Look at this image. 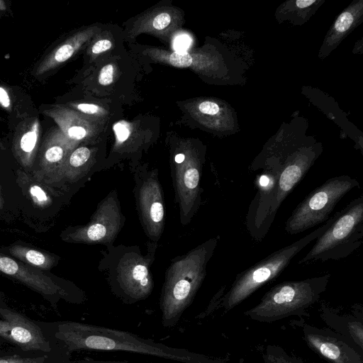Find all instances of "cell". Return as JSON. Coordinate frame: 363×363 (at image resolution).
Wrapping results in <instances>:
<instances>
[{
	"label": "cell",
	"instance_id": "obj_1",
	"mask_svg": "<svg viewBox=\"0 0 363 363\" xmlns=\"http://www.w3.org/2000/svg\"><path fill=\"white\" fill-rule=\"evenodd\" d=\"M55 335L65 344L70 354L86 350L122 351L182 363H222L205 355L169 347L129 332L89 323L57 321Z\"/></svg>",
	"mask_w": 363,
	"mask_h": 363
},
{
	"label": "cell",
	"instance_id": "obj_2",
	"mask_svg": "<svg viewBox=\"0 0 363 363\" xmlns=\"http://www.w3.org/2000/svg\"><path fill=\"white\" fill-rule=\"evenodd\" d=\"M218 241L219 237L205 241L175 258L167 268L160 298L163 327L175 326L191 303L205 279L208 263Z\"/></svg>",
	"mask_w": 363,
	"mask_h": 363
},
{
	"label": "cell",
	"instance_id": "obj_3",
	"mask_svg": "<svg viewBox=\"0 0 363 363\" xmlns=\"http://www.w3.org/2000/svg\"><path fill=\"white\" fill-rule=\"evenodd\" d=\"M156 247L157 242H150L145 255L138 246L112 245L107 248L100 268L105 269L111 291L123 303L133 304L151 294L154 281L150 268Z\"/></svg>",
	"mask_w": 363,
	"mask_h": 363
},
{
	"label": "cell",
	"instance_id": "obj_4",
	"mask_svg": "<svg viewBox=\"0 0 363 363\" xmlns=\"http://www.w3.org/2000/svg\"><path fill=\"white\" fill-rule=\"evenodd\" d=\"M330 274L297 281H286L271 288L260 301L245 312L251 320L272 323L291 315H306L326 290Z\"/></svg>",
	"mask_w": 363,
	"mask_h": 363
},
{
	"label": "cell",
	"instance_id": "obj_5",
	"mask_svg": "<svg viewBox=\"0 0 363 363\" xmlns=\"http://www.w3.org/2000/svg\"><path fill=\"white\" fill-rule=\"evenodd\" d=\"M336 215L309 234L238 274L230 289L220 298V305L225 311L234 308L259 288L278 277L303 249L328 229Z\"/></svg>",
	"mask_w": 363,
	"mask_h": 363
},
{
	"label": "cell",
	"instance_id": "obj_6",
	"mask_svg": "<svg viewBox=\"0 0 363 363\" xmlns=\"http://www.w3.org/2000/svg\"><path fill=\"white\" fill-rule=\"evenodd\" d=\"M298 264L345 258L363 243V196L351 201Z\"/></svg>",
	"mask_w": 363,
	"mask_h": 363
},
{
	"label": "cell",
	"instance_id": "obj_7",
	"mask_svg": "<svg viewBox=\"0 0 363 363\" xmlns=\"http://www.w3.org/2000/svg\"><path fill=\"white\" fill-rule=\"evenodd\" d=\"M171 177L180 223L186 225L197 213L202 201V161L187 140L171 151Z\"/></svg>",
	"mask_w": 363,
	"mask_h": 363
},
{
	"label": "cell",
	"instance_id": "obj_8",
	"mask_svg": "<svg viewBox=\"0 0 363 363\" xmlns=\"http://www.w3.org/2000/svg\"><path fill=\"white\" fill-rule=\"evenodd\" d=\"M55 335L56 322L33 320L0 296V342L26 352H49L65 345Z\"/></svg>",
	"mask_w": 363,
	"mask_h": 363
},
{
	"label": "cell",
	"instance_id": "obj_9",
	"mask_svg": "<svg viewBox=\"0 0 363 363\" xmlns=\"http://www.w3.org/2000/svg\"><path fill=\"white\" fill-rule=\"evenodd\" d=\"M359 184L347 175L328 179L296 206L286 222V231L296 235L327 221L337 203Z\"/></svg>",
	"mask_w": 363,
	"mask_h": 363
},
{
	"label": "cell",
	"instance_id": "obj_10",
	"mask_svg": "<svg viewBox=\"0 0 363 363\" xmlns=\"http://www.w3.org/2000/svg\"><path fill=\"white\" fill-rule=\"evenodd\" d=\"M133 194L143 229L151 242L160 239L164 226V201L156 169L135 166Z\"/></svg>",
	"mask_w": 363,
	"mask_h": 363
},
{
	"label": "cell",
	"instance_id": "obj_11",
	"mask_svg": "<svg viewBox=\"0 0 363 363\" xmlns=\"http://www.w3.org/2000/svg\"><path fill=\"white\" fill-rule=\"evenodd\" d=\"M125 221L116 190H113L99 203L88 223L66 230L62 238L66 242L113 245Z\"/></svg>",
	"mask_w": 363,
	"mask_h": 363
},
{
	"label": "cell",
	"instance_id": "obj_12",
	"mask_svg": "<svg viewBox=\"0 0 363 363\" xmlns=\"http://www.w3.org/2000/svg\"><path fill=\"white\" fill-rule=\"evenodd\" d=\"M0 272L40 294L54 308H57L60 300L72 303H81L84 300V293L74 286L62 284L39 270L1 252Z\"/></svg>",
	"mask_w": 363,
	"mask_h": 363
},
{
	"label": "cell",
	"instance_id": "obj_13",
	"mask_svg": "<svg viewBox=\"0 0 363 363\" xmlns=\"http://www.w3.org/2000/svg\"><path fill=\"white\" fill-rule=\"evenodd\" d=\"M294 324L301 328L308 347L329 363H363L362 350L345 336L304 321L295 320Z\"/></svg>",
	"mask_w": 363,
	"mask_h": 363
},
{
	"label": "cell",
	"instance_id": "obj_14",
	"mask_svg": "<svg viewBox=\"0 0 363 363\" xmlns=\"http://www.w3.org/2000/svg\"><path fill=\"white\" fill-rule=\"evenodd\" d=\"M39 112L52 119L65 135L78 145L93 143L101 130L99 119L66 104H43Z\"/></svg>",
	"mask_w": 363,
	"mask_h": 363
},
{
	"label": "cell",
	"instance_id": "obj_15",
	"mask_svg": "<svg viewBox=\"0 0 363 363\" xmlns=\"http://www.w3.org/2000/svg\"><path fill=\"white\" fill-rule=\"evenodd\" d=\"M99 31V28L93 26L69 35L42 55L32 69V75L38 80L45 79L95 38Z\"/></svg>",
	"mask_w": 363,
	"mask_h": 363
},
{
	"label": "cell",
	"instance_id": "obj_16",
	"mask_svg": "<svg viewBox=\"0 0 363 363\" xmlns=\"http://www.w3.org/2000/svg\"><path fill=\"white\" fill-rule=\"evenodd\" d=\"M96 148L79 145L54 171L48 174L55 182L82 185L104 166L99 164Z\"/></svg>",
	"mask_w": 363,
	"mask_h": 363
},
{
	"label": "cell",
	"instance_id": "obj_17",
	"mask_svg": "<svg viewBox=\"0 0 363 363\" xmlns=\"http://www.w3.org/2000/svg\"><path fill=\"white\" fill-rule=\"evenodd\" d=\"M184 22L182 12L175 7L160 6L140 15L128 31L129 39L148 33L169 40Z\"/></svg>",
	"mask_w": 363,
	"mask_h": 363
},
{
	"label": "cell",
	"instance_id": "obj_18",
	"mask_svg": "<svg viewBox=\"0 0 363 363\" xmlns=\"http://www.w3.org/2000/svg\"><path fill=\"white\" fill-rule=\"evenodd\" d=\"M11 131L13 155L23 167H30L40 146L42 128L39 115L20 121Z\"/></svg>",
	"mask_w": 363,
	"mask_h": 363
},
{
	"label": "cell",
	"instance_id": "obj_19",
	"mask_svg": "<svg viewBox=\"0 0 363 363\" xmlns=\"http://www.w3.org/2000/svg\"><path fill=\"white\" fill-rule=\"evenodd\" d=\"M0 108L7 113L10 130L20 121L39 115V109L23 89L0 82Z\"/></svg>",
	"mask_w": 363,
	"mask_h": 363
},
{
	"label": "cell",
	"instance_id": "obj_20",
	"mask_svg": "<svg viewBox=\"0 0 363 363\" xmlns=\"http://www.w3.org/2000/svg\"><path fill=\"white\" fill-rule=\"evenodd\" d=\"M79 145L68 139L58 127L52 128L40 146V167L50 174Z\"/></svg>",
	"mask_w": 363,
	"mask_h": 363
},
{
	"label": "cell",
	"instance_id": "obj_21",
	"mask_svg": "<svg viewBox=\"0 0 363 363\" xmlns=\"http://www.w3.org/2000/svg\"><path fill=\"white\" fill-rule=\"evenodd\" d=\"M65 344L49 352H26L10 347L0 351V363H72Z\"/></svg>",
	"mask_w": 363,
	"mask_h": 363
},
{
	"label": "cell",
	"instance_id": "obj_22",
	"mask_svg": "<svg viewBox=\"0 0 363 363\" xmlns=\"http://www.w3.org/2000/svg\"><path fill=\"white\" fill-rule=\"evenodd\" d=\"M323 320L336 333H338L355 344L363 351V323L361 320L349 315H339L322 305L320 308Z\"/></svg>",
	"mask_w": 363,
	"mask_h": 363
},
{
	"label": "cell",
	"instance_id": "obj_23",
	"mask_svg": "<svg viewBox=\"0 0 363 363\" xmlns=\"http://www.w3.org/2000/svg\"><path fill=\"white\" fill-rule=\"evenodd\" d=\"M9 253L16 259L38 269L48 270L56 264L55 257L41 251L15 245L9 248Z\"/></svg>",
	"mask_w": 363,
	"mask_h": 363
},
{
	"label": "cell",
	"instance_id": "obj_24",
	"mask_svg": "<svg viewBox=\"0 0 363 363\" xmlns=\"http://www.w3.org/2000/svg\"><path fill=\"white\" fill-rule=\"evenodd\" d=\"M264 363H304L296 357L289 354L279 345H268L262 353Z\"/></svg>",
	"mask_w": 363,
	"mask_h": 363
},
{
	"label": "cell",
	"instance_id": "obj_25",
	"mask_svg": "<svg viewBox=\"0 0 363 363\" xmlns=\"http://www.w3.org/2000/svg\"><path fill=\"white\" fill-rule=\"evenodd\" d=\"M113 130L116 135V143L113 153H116L117 156H121L125 142L131 135V126L128 122L121 121L114 125Z\"/></svg>",
	"mask_w": 363,
	"mask_h": 363
},
{
	"label": "cell",
	"instance_id": "obj_26",
	"mask_svg": "<svg viewBox=\"0 0 363 363\" xmlns=\"http://www.w3.org/2000/svg\"><path fill=\"white\" fill-rule=\"evenodd\" d=\"M67 106L85 115L101 119L107 116L108 111L104 107L93 103L68 102Z\"/></svg>",
	"mask_w": 363,
	"mask_h": 363
},
{
	"label": "cell",
	"instance_id": "obj_27",
	"mask_svg": "<svg viewBox=\"0 0 363 363\" xmlns=\"http://www.w3.org/2000/svg\"><path fill=\"white\" fill-rule=\"evenodd\" d=\"M113 47V42L108 38H100L95 40L89 49V55L91 57H96L97 55L105 52Z\"/></svg>",
	"mask_w": 363,
	"mask_h": 363
},
{
	"label": "cell",
	"instance_id": "obj_28",
	"mask_svg": "<svg viewBox=\"0 0 363 363\" xmlns=\"http://www.w3.org/2000/svg\"><path fill=\"white\" fill-rule=\"evenodd\" d=\"M30 195L34 203L39 206H45L50 203V199L44 190L38 185H33L29 189Z\"/></svg>",
	"mask_w": 363,
	"mask_h": 363
},
{
	"label": "cell",
	"instance_id": "obj_29",
	"mask_svg": "<svg viewBox=\"0 0 363 363\" xmlns=\"http://www.w3.org/2000/svg\"><path fill=\"white\" fill-rule=\"evenodd\" d=\"M115 72L116 67L113 64L109 63L104 65L99 73V83L103 86L111 84L114 80Z\"/></svg>",
	"mask_w": 363,
	"mask_h": 363
},
{
	"label": "cell",
	"instance_id": "obj_30",
	"mask_svg": "<svg viewBox=\"0 0 363 363\" xmlns=\"http://www.w3.org/2000/svg\"><path fill=\"white\" fill-rule=\"evenodd\" d=\"M352 22L353 16L350 12L345 11L337 18L335 23V28L338 32H345L350 28Z\"/></svg>",
	"mask_w": 363,
	"mask_h": 363
},
{
	"label": "cell",
	"instance_id": "obj_31",
	"mask_svg": "<svg viewBox=\"0 0 363 363\" xmlns=\"http://www.w3.org/2000/svg\"><path fill=\"white\" fill-rule=\"evenodd\" d=\"M189 43V40L186 36L182 35L177 38L176 40L177 47H179V49H183L185 45H187Z\"/></svg>",
	"mask_w": 363,
	"mask_h": 363
},
{
	"label": "cell",
	"instance_id": "obj_32",
	"mask_svg": "<svg viewBox=\"0 0 363 363\" xmlns=\"http://www.w3.org/2000/svg\"><path fill=\"white\" fill-rule=\"evenodd\" d=\"M315 1V0H297L296 1V4L299 8H306L313 4Z\"/></svg>",
	"mask_w": 363,
	"mask_h": 363
},
{
	"label": "cell",
	"instance_id": "obj_33",
	"mask_svg": "<svg viewBox=\"0 0 363 363\" xmlns=\"http://www.w3.org/2000/svg\"><path fill=\"white\" fill-rule=\"evenodd\" d=\"M74 363H130L128 362L118 361H96V360H81Z\"/></svg>",
	"mask_w": 363,
	"mask_h": 363
},
{
	"label": "cell",
	"instance_id": "obj_34",
	"mask_svg": "<svg viewBox=\"0 0 363 363\" xmlns=\"http://www.w3.org/2000/svg\"><path fill=\"white\" fill-rule=\"evenodd\" d=\"M9 6L4 0H0V16L5 14L9 11Z\"/></svg>",
	"mask_w": 363,
	"mask_h": 363
},
{
	"label": "cell",
	"instance_id": "obj_35",
	"mask_svg": "<svg viewBox=\"0 0 363 363\" xmlns=\"http://www.w3.org/2000/svg\"><path fill=\"white\" fill-rule=\"evenodd\" d=\"M3 206H4V200H3V198H2L1 188H0V209L2 208Z\"/></svg>",
	"mask_w": 363,
	"mask_h": 363
},
{
	"label": "cell",
	"instance_id": "obj_36",
	"mask_svg": "<svg viewBox=\"0 0 363 363\" xmlns=\"http://www.w3.org/2000/svg\"><path fill=\"white\" fill-rule=\"evenodd\" d=\"M5 146L4 145V143H2V141L0 140V150H5Z\"/></svg>",
	"mask_w": 363,
	"mask_h": 363
},
{
	"label": "cell",
	"instance_id": "obj_37",
	"mask_svg": "<svg viewBox=\"0 0 363 363\" xmlns=\"http://www.w3.org/2000/svg\"><path fill=\"white\" fill-rule=\"evenodd\" d=\"M0 121H4V118L0 116Z\"/></svg>",
	"mask_w": 363,
	"mask_h": 363
},
{
	"label": "cell",
	"instance_id": "obj_38",
	"mask_svg": "<svg viewBox=\"0 0 363 363\" xmlns=\"http://www.w3.org/2000/svg\"><path fill=\"white\" fill-rule=\"evenodd\" d=\"M2 349L0 347V351Z\"/></svg>",
	"mask_w": 363,
	"mask_h": 363
}]
</instances>
